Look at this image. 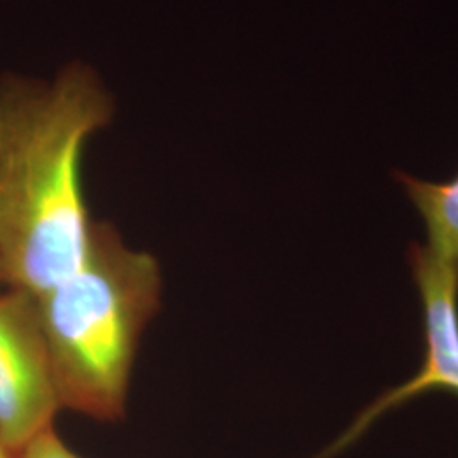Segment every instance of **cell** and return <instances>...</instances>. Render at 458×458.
I'll use <instances>...</instances> for the list:
<instances>
[{"instance_id": "8", "label": "cell", "mask_w": 458, "mask_h": 458, "mask_svg": "<svg viewBox=\"0 0 458 458\" xmlns=\"http://www.w3.org/2000/svg\"><path fill=\"white\" fill-rule=\"evenodd\" d=\"M0 284H4V277H2V267H0Z\"/></svg>"}, {"instance_id": "5", "label": "cell", "mask_w": 458, "mask_h": 458, "mask_svg": "<svg viewBox=\"0 0 458 458\" xmlns=\"http://www.w3.org/2000/svg\"><path fill=\"white\" fill-rule=\"evenodd\" d=\"M394 179L425 221L426 248L458 278V174L450 181L428 182L395 170Z\"/></svg>"}, {"instance_id": "6", "label": "cell", "mask_w": 458, "mask_h": 458, "mask_svg": "<svg viewBox=\"0 0 458 458\" xmlns=\"http://www.w3.org/2000/svg\"><path fill=\"white\" fill-rule=\"evenodd\" d=\"M17 458H82L77 452H73L64 438L55 431L51 426L34 437L19 454Z\"/></svg>"}, {"instance_id": "1", "label": "cell", "mask_w": 458, "mask_h": 458, "mask_svg": "<svg viewBox=\"0 0 458 458\" xmlns=\"http://www.w3.org/2000/svg\"><path fill=\"white\" fill-rule=\"evenodd\" d=\"M109 117V98L82 66L51 85L0 81V267L11 289L41 295L82 263L94 226L83 149Z\"/></svg>"}, {"instance_id": "7", "label": "cell", "mask_w": 458, "mask_h": 458, "mask_svg": "<svg viewBox=\"0 0 458 458\" xmlns=\"http://www.w3.org/2000/svg\"><path fill=\"white\" fill-rule=\"evenodd\" d=\"M0 458H17L16 454L2 440V437H0Z\"/></svg>"}, {"instance_id": "4", "label": "cell", "mask_w": 458, "mask_h": 458, "mask_svg": "<svg viewBox=\"0 0 458 458\" xmlns=\"http://www.w3.org/2000/svg\"><path fill=\"white\" fill-rule=\"evenodd\" d=\"M411 276L423 306L425 359L420 372L401 386L380 394L344 433L312 458H335L382 418L428 391H448L458 397V278L433 257L426 245L408 248Z\"/></svg>"}, {"instance_id": "3", "label": "cell", "mask_w": 458, "mask_h": 458, "mask_svg": "<svg viewBox=\"0 0 458 458\" xmlns=\"http://www.w3.org/2000/svg\"><path fill=\"white\" fill-rule=\"evenodd\" d=\"M62 411L36 295L0 293V437L19 454Z\"/></svg>"}, {"instance_id": "2", "label": "cell", "mask_w": 458, "mask_h": 458, "mask_svg": "<svg viewBox=\"0 0 458 458\" xmlns=\"http://www.w3.org/2000/svg\"><path fill=\"white\" fill-rule=\"evenodd\" d=\"M162 285L153 255L94 221L77 270L36 295L62 410L102 423L126 414L134 359Z\"/></svg>"}]
</instances>
